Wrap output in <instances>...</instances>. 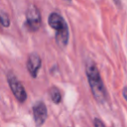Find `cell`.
I'll use <instances>...</instances> for the list:
<instances>
[{
    "mask_svg": "<svg viewBox=\"0 0 127 127\" xmlns=\"http://www.w3.org/2000/svg\"><path fill=\"white\" fill-rule=\"evenodd\" d=\"M113 1H114V3H115L117 6L120 7V0H113Z\"/></svg>",
    "mask_w": 127,
    "mask_h": 127,
    "instance_id": "8fae6325",
    "label": "cell"
},
{
    "mask_svg": "<svg viewBox=\"0 0 127 127\" xmlns=\"http://www.w3.org/2000/svg\"><path fill=\"white\" fill-rule=\"evenodd\" d=\"M50 96H51L52 101H53L54 103H56V104L60 103V102H61V100H62L61 92H60L59 88H58V87H56V86H53V87L50 89Z\"/></svg>",
    "mask_w": 127,
    "mask_h": 127,
    "instance_id": "52a82bcc",
    "label": "cell"
},
{
    "mask_svg": "<svg viewBox=\"0 0 127 127\" xmlns=\"http://www.w3.org/2000/svg\"><path fill=\"white\" fill-rule=\"evenodd\" d=\"M85 70L91 92L97 102L103 103L106 100V91L103 82L100 77V73L97 69L96 64L92 61H87L85 64Z\"/></svg>",
    "mask_w": 127,
    "mask_h": 127,
    "instance_id": "6da1fadb",
    "label": "cell"
},
{
    "mask_svg": "<svg viewBox=\"0 0 127 127\" xmlns=\"http://www.w3.org/2000/svg\"><path fill=\"white\" fill-rule=\"evenodd\" d=\"M50 27L56 30V41L59 46L65 47L68 42V28L64 18L58 13H51L48 19Z\"/></svg>",
    "mask_w": 127,
    "mask_h": 127,
    "instance_id": "7a4b0ae2",
    "label": "cell"
},
{
    "mask_svg": "<svg viewBox=\"0 0 127 127\" xmlns=\"http://www.w3.org/2000/svg\"><path fill=\"white\" fill-rule=\"evenodd\" d=\"M7 80L9 83V86L13 92V94L15 95V97L20 101V102H24L27 98V94L25 91L24 86L22 85V83L17 79V77L12 73L9 72L7 75Z\"/></svg>",
    "mask_w": 127,
    "mask_h": 127,
    "instance_id": "277c9868",
    "label": "cell"
},
{
    "mask_svg": "<svg viewBox=\"0 0 127 127\" xmlns=\"http://www.w3.org/2000/svg\"><path fill=\"white\" fill-rule=\"evenodd\" d=\"M65 1H67V2H70V0H65Z\"/></svg>",
    "mask_w": 127,
    "mask_h": 127,
    "instance_id": "7c38bea8",
    "label": "cell"
},
{
    "mask_svg": "<svg viewBox=\"0 0 127 127\" xmlns=\"http://www.w3.org/2000/svg\"><path fill=\"white\" fill-rule=\"evenodd\" d=\"M41 64H42V61L38 54L31 53L29 55L28 60H27V69L33 77L37 76L38 71L41 67Z\"/></svg>",
    "mask_w": 127,
    "mask_h": 127,
    "instance_id": "8992f818",
    "label": "cell"
},
{
    "mask_svg": "<svg viewBox=\"0 0 127 127\" xmlns=\"http://www.w3.org/2000/svg\"><path fill=\"white\" fill-rule=\"evenodd\" d=\"M33 115H34V120L37 126H42L48 116V110L44 102L38 101L34 104L33 106Z\"/></svg>",
    "mask_w": 127,
    "mask_h": 127,
    "instance_id": "5b68a950",
    "label": "cell"
},
{
    "mask_svg": "<svg viewBox=\"0 0 127 127\" xmlns=\"http://www.w3.org/2000/svg\"><path fill=\"white\" fill-rule=\"evenodd\" d=\"M0 25H2L3 27H9L10 25V19L5 12L0 13Z\"/></svg>",
    "mask_w": 127,
    "mask_h": 127,
    "instance_id": "ba28073f",
    "label": "cell"
},
{
    "mask_svg": "<svg viewBox=\"0 0 127 127\" xmlns=\"http://www.w3.org/2000/svg\"><path fill=\"white\" fill-rule=\"evenodd\" d=\"M122 95H123V97L126 99V101H127V86H125V87H123V89H122Z\"/></svg>",
    "mask_w": 127,
    "mask_h": 127,
    "instance_id": "30bf717a",
    "label": "cell"
},
{
    "mask_svg": "<svg viewBox=\"0 0 127 127\" xmlns=\"http://www.w3.org/2000/svg\"><path fill=\"white\" fill-rule=\"evenodd\" d=\"M93 122H94V127H105L104 123L98 118H94Z\"/></svg>",
    "mask_w": 127,
    "mask_h": 127,
    "instance_id": "9c48e42d",
    "label": "cell"
},
{
    "mask_svg": "<svg viewBox=\"0 0 127 127\" xmlns=\"http://www.w3.org/2000/svg\"><path fill=\"white\" fill-rule=\"evenodd\" d=\"M26 24H27L28 29L32 32L38 31L41 26V14H40L39 9L34 5L29 6V8L27 9Z\"/></svg>",
    "mask_w": 127,
    "mask_h": 127,
    "instance_id": "3957f363",
    "label": "cell"
}]
</instances>
